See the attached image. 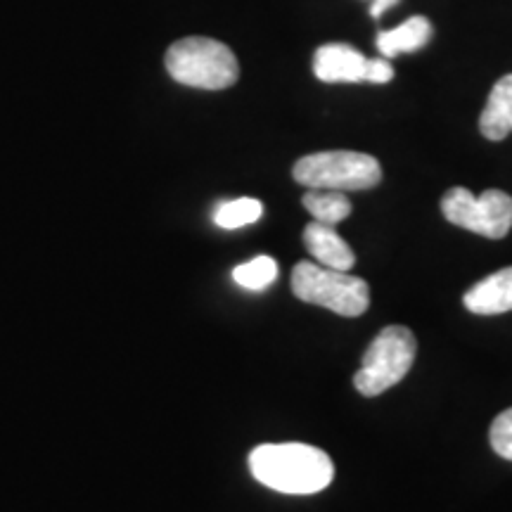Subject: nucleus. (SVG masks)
<instances>
[{
	"label": "nucleus",
	"mask_w": 512,
	"mask_h": 512,
	"mask_svg": "<svg viewBox=\"0 0 512 512\" xmlns=\"http://www.w3.org/2000/svg\"><path fill=\"white\" fill-rule=\"evenodd\" d=\"M249 470L259 484L290 496L318 494L335 477L328 453L306 444L256 446L249 453Z\"/></svg>",
	"instance_id": "obj_1"
},
{
	"label": "nucleus",
	"mask_w": 512,
	"mask_h": 512,
	"mask_svg": "<svg viewBox=\"0 0 512 512\" xmlns=\"http://www.w3.org/2000/svg\"><path fill=\"white\" fill-rule=\"evenodd\" d=\"M166 72L178 83L202 91H226L235 86L240 64L226 43L207 36H188L166 50Z\"/></svg>",
	"instance_id": "obj_2"
},
{
	"label": "nucleus",
	"mask_w": 512,
	"mask_h": 512,
	"mask_svg": "<svg viewBox=\"0 0 512 512\" xmlns=\"http://www.w3.org/2000/svg\"><path fill=\"white\" fill-rule=\"evenodd\" d=\"M294 181L309 190H370L382 181V166L366 152H313L294 164Z\"/></svg>",
	"instance_id": "obj_3"
},
{
	"label": "nucleus",
	"mask_w": 512,
	"mask_h": 512,
	"mask_svg": "<svg viewBox=\"0 0 512 512\" xmlns=\"http://www.w3.org/2000/svg\"><path fill=\"white\" fill-rule=\"evenodd\" d=\"M292 292L306 304L323 306L347 318L363 316L370 306V287L366 280L311 261L294 266Z\"/></svg>",
	"instance_id": "obj_4"
},
{
	"label": "nucleus",
	"mask_w": 512,
	"mask_h": 512,
	"mask_svg": "<svg viewBox=\"0 0 512 512\" xmlns=\"http://www.w3.org/2000/svg\"><path fill=\"white\" fill-rule=\"evenodd\" d=\"M415 354H418V342H415L411 330L403 328V325L384 328L368 347L361 368L354 377L358 394L373 399V396L392 389L413 368Z\"/></svg>",
	"instance_id": "obj_5"
},
{
	"label": "nucleus",
	"mask_w": 512,
	"mask_h": 512,
	"mask_svg": "<svg viewBox=\"0 0 512 512\" xmlns=\"http://www.w3.org/2000/svg\"><path fill=\"white\" fill-rule=\"evenodd\" d=\"M441 211L453 226L489 240H501L512 228V197L503 190H484L475 197L467 188H451L441 200Z\"/></svg>",
	"instance_id": "obj_6"
},
{
	"label": "nucleus",
	"mask_w": 512,
	"mask_h": 512,
	"mask_svg": "<svg viewBox=\"0 0 512 512\" xmlns=\"http://www.w3.org/2000/svg\"><path fill=\"white\" fill-rule=\"evenodd\" d=\"M368 57L347 43H328L313 55V74L323 83H361L366 81Z\"/></svg>",
	"instance_id": "obj_7"
},
{
	"label": "nucleus",
	"mask_w": 512,
	"mask_h": 512,
	"mask_svg": "<svg viewBox=\"0 0 512 512\" xmlns=\"http://www.w3.org/2000/svg\"><path fill=\"white\" fill-rule=\"evenodd\" d=\"M304 245L313 259H316V264L325 268H335V271L347 273L356 264L354 249L337 233L335 226H325V223L318 221L309 223L304 228Z\"/></svg>",
	"instance_id": "obj_8"
},
{
	"label": "nucleus",
	"mask_w": 512,
	"mask_h": 512,
	"mask_svg": "<svg viewBox=\"0 0 512 512\" xmlns=\"http://www.w3.org/2000/svg\"><path fill=\"white\" fill-rule=\"evenodd\" d=\"M463 304L477 316H498L512 311V266L472 285L465 292Z\"/></svg>",
	"instance_id": "obj_9"
},
{
	"label": "nucleus",
	"mask_w": 512,
	"mask_h": 512,
	"mask_svg": "<svg viewBox=\"0 0 512 512\" xmlns=\"http://www.w3.org/2000/svg\"><path fill=\"white\" fill-rule=\"evenodd\" d=\"M479 131L489 140H503L512 133V74H505L491 88L482 117H479Z\"/></svg>",
	"instance_id": "obj_10"
},
{
	"label": "nucleus",
	"mask_w": 512,
	"mask_h": 512,
	"mask_svg": "<svg viewBox=\"0 0 512 512\" xmlns=\"http://www.w3.org/2000/svg\"><path fill=\"white\" fill-rule=\"evenodd\" d=\"M434 34L430 19L427 17H411L401 24V27L380 31L377 34V50L384 57H396L401 53H415V50L425 48Z\"/></svg>",
	"instance_id": "obj_11"
},
{
	"label": "nucleus",
	"mask_w": 512,
	"mask_h": 512,
	"mask_svg": "<svg viewBox=\"0 0 512 512\" xmlns=\"http://www.w3.org/2000/svg\"><path fill=\"white\" fill-rule=\"evenodd\" d=\"M302 204L313 216V221L325 223V226H337V223L347 221L351 214L349 197L339 190H309Z\"/></svg>",
	"instance_id": "obj_12"
},
{
	"label": "nucleus",
	"mask_w": 512,
	"mask_h": 512,
	"mask_svg": "<svg viewBox=\"0 0 512 512\" xmlns=\"http://www.w3.org/2000/svg\"><path fill=\"white\" fill-rule=\"evenodd\" d=\"M264 214V204L254 197H240V200L221 204L219 209L214 211V223L219 228L235 230L242 226H249V223H256Z\"/></svg>",
	"instance_id": "obj_13"
},
{
	"label": "nucleus",
	"mask_w": 512,
	"mask_h": 512,
	"mask_svg": "<svg viewBox=\"0 0 512 512\" xmlns=\"http://www.w3.org/2000/svg\"><path fill=\"white\" fill-rule=\"evenodd\" d=\"M278 278V264L271 259V256H256V259L247 261V264L238 266L233 271V280L245 290H264Z\"/></svg>",
	"instance_id": "obj_14"
},
{
	"label": "nucleus",
	"mask_w": 512,
	"mask_h": 512,
	"mask_svg": "<svg viewBox=\"0 0 512 512\" xmlns=\"http://www.w3.org/2000/svg\"><path fill=\"white\" fill-rule=\"evenodd\" d=\"M489 439L491 448H494L498 456L512 460V408L503 411L494 422H491Z\"/></svg>",
	"instance_id": "obj_15"
},
{
	"label": "nucleus",
	"mask_w": 512,
	"mask_h": 512,
	"mask_svg": "<svg viewBox=\"0 0 512 512\" xmlns=\"http://www.w3.org/2000/svg\"><path fill=\"white\" fill-rule=\"evenodd\" d=\"M394 79V67L389 64L387 57H377V60H368L366 64V81L370 83H389Z\"/></svg>",
	"instance_id": "obj_16"
},
{
	"label": "nucleus",
	"mask_w": 512,
	"mask_h": 512,
	"mask_svg": "<svg viewBox=\"0 0 512 512\" xmlns=\"http://www.w3.org/2000/svg\"><path fill=\"white\" fill-rule=\"evenodd\" d=\"M396 3H399V0H373V5H370V15H373L375 19H380L384 12H387L389 8H394Z\"/></svg>",
	"instance_id": "obj_17"
}]
</instances>
